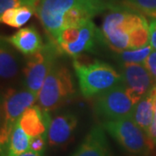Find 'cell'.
Returning a JSON list of instances; mask_svg holds the SVG:
<instances>
[{"mask_svg":"<svg viewBox=\"0 0 156 156\" xmlns=\"http://www.w3.org/2000/svg\"><path fill=\"white\" fill-rule=\"evenodd\" d=\"M101 26L102 38L117 53L129 49V34L146 18L134 10L111 6Z\"/></svg>","mask_w":156,"mask_h":156,"instance_id":"6da1fadb","label":"cell"},{"mask_svg":"<svg viewBox=\"0 0 156 156\" xmlns=\"http://www.w3.org/2000/svg\"><path fill=\"white\" fill-rule=\"evenodd\" d=\"M73 67L77 77L80 90L85 98H91L122 83V76L106 62L95 61L84 64L76 58Z\"/></svg>","mask_w":156,"mask_h":156,"instance_id":"7a4b0ae2","label":"cell"},{"mask_svg":"<svg viewBox=\"0 0 156 156\" xmlns=\"http://www.w3.org/2000/svg\"><path fill=\"white\" fill-rule=\"evenodd\" d=\"M76 94L70 70L66 66L56 63L45 79L39 91V106L46 111H53L70 100Z\"/></svg>","mask_w":156,"mask_h":156,"instance_id":"3957f363","label":"cell"},{"mask_svg":"<svg viewBox=\"0 0 156 156\" xmlns=\"http://www.w3.org/2000/svg\"><path fill=\"white\" fill-rule=\"evenodd\" d=\"M101 126L131 155H147L154 148V142L132 116L105 121Z\"/></svg>","mask_w":156,"mask_h":156,"instance_id":"277c9868","label":"cell"},{"mask_svg":"<svg viewBox=\"0 0 156 156\" xmlns=\"http://www.w3.org/2000/svg\"><path fill=\"white\" fill-rule=\"evenodd\" d=\"M37 100V95L29 89H10L2 97V124L0 134L1 149L4 148L10 139L11 132L23 113L32 107Z\"/></svg>","mask_w":156,"mask_h":156,"instance_id":"5b68a950","label":"cell"},{"mask_svg":"<svg viewBox=\"0 0 156 156\" xmlns=\"http://www.w3.org/2000/svg\"><path fill=\"white\" fill-rule=\"evenodd\" d=\"M101 37V31L89 20L80 26L63 29L52 42L60 53L76 58L84 52L93 51L96 41Z\"/></svg>","mask_w":156,"mask_h":156,"instance_id":"8992f818","label":"cell"},{"mask_svg":"<svg viewBox=\"0 0 156 156\" xmlns=\"http://www.w3.org/2000/svg\"><path fill=\"white\" fill-rule=\"evenodd\" d=\"M134 106L122 83L96 95L94 102L95 114L105 121L132 116Z\"/></svg>","mask_w":156,"mask_h":156,"instance_id":"52a82bcc","label":"cell"},{"mask_svg":"<svg viewBox=\"0 0 156 156\" xmlns=\"http://www.w3.org/2000/svg\"><path fill=\"white\" fill-rule=\"evenodd\" d=\"M59 53L56 44H45L39 52L29 56L23 69V84L25 89L38 96L43 84L51 69L56 63V56Z\"/></svg>","mask_w":156,"mask_h":156,"instance_id":"ba28073f","label":"cell"},{"mask_svg":"<svg viewBox=\"0 0 156 156\" xmlns=\"http://www.w3.org/2000/svg\"><path fill=\"white\" fill-rule=\"evenodd\" d=\"M89 1L90 0H38L35 14L54 41L62 30L64 14L73 7Z\"/></svg>","mask_w":156,"mask_h":156,"instance_id":"9c48e42d","label":"cell"},{"mask_svg":"<svg viewBox=\"0 0 156 156\" xmlns=\"http://www.w3.org/2000/svg\"><path fill=\"white\" fill-rule=\"evenodd\" d=\"M121 76L122 84L135 104L152 89L154 78L140 63L122 62Z\"/></svg>","mask_w":156,"mask_h":156,"instance_id":"30bf717a","label":"cell"},{"mask_svg":"<svg viewBox=\"0 0 156 156\" xmlns=\"http://www.w3.org/2000/svg\"><path fill=\"white\" fill-rule=\"evenodd\" d=\"M78 123L77 117L71 112H64L51 118L48 130V143L51 147H62L73 138Z\"/></svg>","mask_w":156,"mask_h":156,"instance_id":"8fae6325","label":"cell"},{"mask_svg":"<svg viewBox=\"0 0 156 156\" xmlns=\"http://www.w3.org/2000/svg\"><path fill=\"white\" fill-rule=\"evenodd\" d=\"M105 132L101 125L93 127L70 156H111Z\"/></svg>","mask_w":156,"mask_h":156,"instance_id":"7c38bea8","label":"cell"},{"mask_svg":"<svg viewBox=\"0 0 156 156\" xmlns=\"http://www.w3.org/2000/svg\"><path fill=\"white\" fill-rule=\"evenodd\" d=\"M51 117L40 106H32L23 113L19 124L30 137L48 135Z\"/></svg>","mask_w":156,"mask_h":156,"instance_id":"4fadbf2b","label":"cell"},{"mask_svg":"<svg viewBox=\"0 0 156 156\" xmlns=\"http://www.w3.org/2000/svg\"><path fill=\"white\" fill-rule=\"evenodd\" d=\"M6 39L16 50L28 56L39 52L45 45L38 31L33 26L20 29Z\"/></svg>","mask_w":156,"mask_h":156,"instance_id":"5bb4252c","label":"cell"},{"mask_svg":"<svg viewBox=\"0 0 156 156\" xmlns=\"http://www.w3.org/2000/svg\"><path fill=\"white\" fill-rule=\"evenodd\" d=\"M7 39L1 38L0 46V75L5 81L14 79L18 74L19 63L17 56Z\"/></svg>","mask_w":156,"mask_h":156,"instance_id":"9a60e30c","label":"cell"},{"mask_svg":"<svg viewBox=\"0 0 156 156\" xmlns=\"http://www.w3.org/2000/svg\"><path fill=\"white\" fill-rule=\"evenodd\" d=\"M30 137L18 122L11 132L7 145L1 149V156H18L30 150Z\"/></svg>","mask_w":156,"mask_h":156,"instance_id":"2e32d148","label":"cell"},{"mask_svg":"<svg viewBox=\"0 0 156 156\" xmlns=\"http://www.w3.org/2000/svg\"><path fill=\"white\" fill-rule=\"evenodd\" d=\"M132 117L146 134L154 119V100L149 91L135 104Z\"/></svg>","mask_w":156,"mask_h":156,"instance_id":"e0dca14e","label":"cell"},{"mask_svg":"<svg viewBox=\"0 0 156 156\" xmlns=\"http://www.w3.org/2000/svg\"><path fill=\"white\" fill-rule=\"evenodd\" d=\"M35 14V10L30 6H21L12 8L1 14V23L13 28H20L27 23L32 15Z\"/></svg>","mask_w":156,"mask_h":156,"instance_id":"ac0fdd59","label":"cell"},{"mask_svg":"<svg viewBox=\"0 0 156 156\" xmlns=\"http://www.w3.org/2000/svg\"><path fill=\"white\" fill-rule=\"evenodd\" d=\"M150 43L149 23L145 19L139 23L129 34V49L136 50L143 48Z\"/></svg>","mask_w":156,"mask_h":156,"instance_id":"d6986e66","label":"cell"},{"mask_svg":"<svg viewBox=\"0 0 156 156\" xmlns=\"http://www.w3.org/2000/svg\"><path fill=\"white\" fill-rule=\"evenodd\" d=\"M153 51L152 45L148 44L136 50H126L120 53V58L122 62H134V63H144L147 57Z\"/></svg>","mask_w":156,"mask_h":156,"instance_id":"ffe728a7","label":"cell"},{"mask_svg":"<svg viewBox=\"0 0 156 156\" xmlns=\"http://www.w3.org/2000/svg\"><path fill=\"white\" fill-rule=\"evenodd\" d=\"M126 4L132 9L145 12L156 11V0H126Z\"/></svg>","mask_w":156,"mask_h":156,"instance_id":"44dd1931","label":"cell"},{"mask_svg":"<svg viewBox=\"0 0 156 156\" xmlns=\"http://www.w3.org/2000/svg\"><path fill=\"white\" fill-rule=\"evenodd\" d=\"M37 1L38 0H0V13L3 14L9 9L21 6H30L35 10Z\"/></svg>","mask_w":156,"mask_h":156,"instance_id":"7402d4cb","label":"cell"},{"mask_svg":"<svg viewBox=\"0 0 156 156\" xmlns=\"http://www.w3.org/2000/svg\"><path fill=\"white\" fill-rule=\"evenodd\" d=\"M48 142V135H38L35 137H30V150L44 154L46 144Z\"/></svg>","mask_w":156,"mask_h":156,"instance_id":"603a6c76","label":"cell"},{"mask_svg":"<svg viewBox=\"0 0 156 156\" xmlns=\"http://www.w3.org/2000/svg\"><path fill=\"white\" fill-rule=\"evenodd\" d=\"M143 65L149 71L154 80L156 82V50H153L151 54L147 57Z\"/></svg>","mask_w":156,"mask_h":156,"instance_id":"cb8c5ba5","label":"cell"},{"mask_svg":"<svg viewBox=\"0 0 156 156\" xmlns=\"http://www.w3.org/2000/svg\"><path fill=\"white\" fill-rule=\"evenodd\" d=\"M149 30H150V44L153 49L156 50V19L152 18L149 22Z\"/></svg>","mask_w":156,"mask_h":156,"instance_id":"d4e9b609","label":"cell"},{"mask_svg":"<svg viewBox=\"0 0 156 156\" xmlns=\"http://www.w3.org/2000/svg\"><path fill=\"white\" fill-rule=\"evenodd\" d=\"M147 136L150 138V140L154 142V144H156V119L154 118L153 122L151 124L150 128L147 132Z\"/></svg>","mask_w":156,"mask_h":156,"instance_id":"484cf974","label":"cell"},{"mask_svg":"<svg viewBox=\"0 0 156 156\" xmlns=\"http://www.w3.org/2000/svg\"><path fill=\"white\" fill-rule=\"evenodd\" d=\"M44 154H41V153H36V152H33L31 150H29L25 153H23L22 154L18 156H44Z\"/></svg>","mask_w":156,"mask_h":156,"instance_id":"4316f807","label":"cell"},{"mask_svg":"<svg viewBox=\"0 0 156 156\" xmlns=\"http://www.w3.org/2000/svg\"><path fill=\"white\" fill-rule=\"evenodd\" d=\"M151 95L153 96V100H154V118L156 119V93H154L152 89L150 90Z\"/></svg>","mask_w":156,"mask_h":156,"instance_id":"83f0119b","label":"cell"},{"mask_svg":"<svg viewBox=\"0 0 156 156\" xmlns=\"http://www.w3.org/2000/svg\"><path fill=\"white\" fill-rule=\"evenodd\" d=\"M147 15H148L152 18H155L156 19V11H153V12H150V13H147Z\"/></svg>","mask_w":156,"mask_h":156,"instance_id":"f1b7e54d","label":"cell"}]
</instances>
